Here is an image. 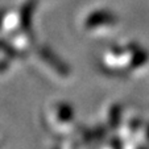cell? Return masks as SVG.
Instances as JSON below:
<instances>
[{
    "label": "cell",
    "instance_id": "cell-1",
    "mask_svg": "<svg viewBox=\"0 0 149 149\" xmlns=\"http://www.w3.org/2000/svg\"><path fill=\"white\" fill-rule=\"evenodd\" d=\"M40 118L44 130L57 140L73 139L81 128L73 104L61 99L48 102L42 107Z\"/></svg>",
    "mask_w": 149,
    "mask_h": 149
},
{
    "label": "cell",
    "instance_id": "cell-2",
    "mask_svg": "<svg viewBox=\"0 0 149 149\" xmlns=\"http://www.w3.org/2000/svg\"><path fill=\"white\" fill-rule=\"evenodd\" d=\"M25 61H28L29 65L42 78L53 83L66 84L73 79V70L65 59H62L57 53L44 45L34 46L26 56Z\"/></svg>",
    "mask_w": 149,
    "mask_h": 149
},
{
    "label": "cell",
    "instance_id": "cell-3",
    "mask_svg": "<svg viewBox=\"0 0 149 149\" xmlns=\"http://www.w3.org/2000/svg\"><path fill=\"white\" fill-rule=\"evenodd\" d=\"M34 0H26L15 7L1 9L0 13V36L11 38L16 36H34L33 15Z\"/></svg>",
    "mask_w": 149,
    "mask_h": 149
},
{
    "label": "cell",
    "instance_id": "cell-4",
    "mask_svg": "<svg viewBox=\"0 0 149 149\" xmlns=\"http://www.w3.org/2000/svg\"><path fill=\"white\" fill-rule=\"evenodd\" d=\"M118 20L115 15L103 7H90L81 13L78 26L82 34L90 38H102L115 31Z\"/></svg>",
    "mask_w": 149,
    "mask_h": 149
},
{
    "label": "cell",
    "instance_id": "cell-5",
    "mask_svg": "<svg viewBox=\"0 0 149 149\" xmlns=\"http://www.w3.org/2000/svg\"><path fill=\"white\" fill-rule=\"evenodd\" d=\"M133 49L128 46H111L99 56V68L107 74H123L135 66Z\"/></svg>",
    "mask_w": 149,
    "mask_h": 149
},
{
    "label": "cell",
    "instance_id": "cell-6",
    "mask_svg": "<svg viewBox=\"0 0 149 149\" xmlns=\"http://www.w3.org/2000/svg\"><path fill=\"white\" fill-rule=\"evenodd\" d=\"M19 61H23V58L4 37L0 36V78L8 75L19 63Z\"/></svg>",
    "mask_w": 149,
    "mask_h": 149
},
{
    "label": "cell",
    "instance_id": "cell-7",
    "mask_svg": "<svg viewBox=\"0 0 149 149\" xmlns=\"http://www.w3.org/2000/svg\"><path fill=\"white\" fill-rule=\"evenodd\" d=\"M83 149H116V148H115V145H113V143H111L110 140L106 139V136H103V137L94 141L93 144L87 145Z\"/></svg>",
    "mask_w": 149,
    "mask_h": 149
},
{
    "label": "cell",
    "instance_id": "cell-8",
    "mask_svg": "<svg viewBox=\"0 0 149 149\" xmlns=\"http://www.w3.org/2000/svg\"><path fill=\"white\" fill-rule=\"evenodd\" d=\"M3 141H4V135L1 133V131H0V145L3 144Z\"/></svg>",
    "mask_w": 149,
    "mask_h": 149
},
{
    "label": "cell",
    "instance_id": "cell-9",
    "mask_svg": "<svg viewBox=\"0 0 149 149\" xmlns=\"http://www.w3.org/2000/svg\"><path fill=\"white\" fill-rule=\"evenodd\" d=\"M0 13H1V9H0Z\"/></svg>",
    "mask_w": 149,
    "mask_h": 149
}]
</instances>
